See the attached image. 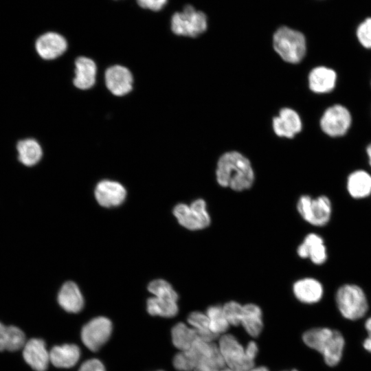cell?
<instances>
[{"mask_svg": "<svg viewBox=\"0 0 371 371\" xmlns=\"http://www.w3.org/2000/svg\"><path fill=\"white\" fill-rule=\"evenodd\" d=\"M243 306V305L236 301L227 302L222 306L229 325L236 326L240 324Z\"/></svg>", "mask_w": 371, "mask_h": 371, "instance_id": "32", "label": "cell"}, {"mask_svg": "<svg viewBox=\"0 0 371 371\" xmlns=\"http://www.w3.org/2000/svg\"><path fill=\"white\" fill-rule=\"evenodd\" d=\"M171 337L173 345L180 351L190 349L199 338L193 328L183 322H179L172 328Z\"/></svg>", "mask_w": 371, "mask_h": 371, "instance_id": "28", "label": "cell"}, {"mask_svg": "<svg viewBox=\"0 0 371 371\" xmlns=\"http://www.w3.org/2000/svg\"><path fill=\"white\" fill-rule=\"evenodd\" d=\"M304 343L319 352L325 363L333 367L341 361L345 347V339L341 332L328 327L309 329L302 335Z\"/></svg>", "mask_w": 371, "mask_h": 371, "instance_id": "2", "label": "cell"}, {"mask_svg": "<svg viewBox=\"0 0 371 371\" xmlns=\"http://www.w3.org/2000/svg\"><path fill=\"white\" fill-rule=\"evenodd\" d=\"M356 34L363 47L371 49V17L366 19L359 25Z\"/></svg>", "mask_w": 371, "mask_h": 371, "instance_id": "33", "label": "cell"}, {"mask_svg": "<svg viewBox=\"0 0 371 371\" xmlns=\"http://www.w3.org/2000/svg\"><path fill=\"white\" fill-rule=\"evenodd\" d=\"M258 351V348L257 344L253 341H249L245 347L246 354L253 360H255Z\"/></svg>", "mask_w": 371, "mask_h": 371, "instance_id": "37", "label": "cell"}, {"mask_svg": "<svg viewBox=\"0 0 371 371\" xmlns=\"http://www.w3.org/2000/svg\"><path fill=\"white\" fill-rule=\"evenodd\" d=\"M126 196L125 188L115 181H100L95 189L98 203L106 207H115L122 204Z\"/></svg>", "mask_w": 371, "mask_h": 371, "instance_id": "14", "label": "cell"}, {"mask_svg": "<svg viewBox=\"0 0 371 371\" xmlns=\"http://www.w3.org/2000/svg\"><path fill=\"white\" fill-rule=\"evenodd\" d=\"M112 329L111 322L107 317H97L83 326L81 339L89 350L97 351L109 340Z\"/></svg>", "mask_w": 371, "mask_h": 371, "instance_id": "10", "label": "cell"}, {"mask_svg": "<svg viewBox=\"0 0 371 371\" xmlns=\"http://www.w3.org/2000/svg\"><path fill=\"white\" fill-rule=\"evenodd\" d=\"M25 361L35 371H45L50 362L49 352L45 341L39 338H32L23 347Z\"/></svg>", "mask_w": 371, "mask_h": 371, "instance_id": "16", "label": "cell"}, {"mask_svg": "<svg viewBox=\"0 0 371 371\" xmlns=\"http://www.w3.org/2000/svg\"><path fill=\"white\" fill-rule=\"evenodd\" d=\"M104 80L107 90L117 97H122L132 91L134 78L126 66L115 64L106 69Z\"/></svg>", "mask_w": 371, "mask_h": 371, "instance_id": "12", "label": "cell"}, {"mask_svg": "<svg viewBox=\"0 0 371 371\" xmlns=\"http://www.w3.org/2000/svg\"><path fill=\"white\" fill-rule=\"evenodd\" d=\"M187 321L190 326L196 330L201 339L213 341L218 337L210 330L209 319L205 313L193 311L189 314Z\"/></svg>", "mask_w": 371, "mask_h": 371, "instance_id": "29", "label": "cell"}, {"mask_svg": "<svg viewBox=\"0 0 371 371\" xmlns=\"http://www.w3.org/2000/svg\"><path fill=\"white\" fill-rule=\"evenodd\" d=\"M367 154L369 159V164L371 166V144L367 148Z\"/></svg>", "mask_w": 371, "mask_h": 371, "instance_id": "40", "label": "cell"}, {"mask_svg": "<svg viewBox=\"0 0 371 371\" xmlns=\"http://www.w3.org/2000/svg\"><path fill=\"white\" fill-rule=\"evenodd\" d=\"M273 47L280 57L289 63H298L305 56L306 41L300 31L286 25L280 26L273 33Z\"/></svg>", "mask_w": 371, "mask_h": 371, "instance_id": "4", "label": "cell"}, {"mask_svg": "<svg viewBox=\"0 0 371 371\" xmlns=\"http://www.w3.org/2000/svg\"><path fill=\"white\" fill-rule=\"evenodd\" d=\"M148 290L153 296L167 297L179 300V295L172 285L163 279H157L150 282Z\"/></svg>", "mask_w": 371, "mask_h": 371, "instance_id": "31", "label": "cell"}, {"mask_svg": "<svg viewBox=\"0 0 371 371\" xmlns=\"http://www.w3.org/2000/svg\"><path fill=\"white\" fill-rule=\"evenodd\" d=\"M293 292L295 298L300 302L313 304L322 299L324 287L315 278H303L293 283Z\"/></svg>", "mask_w": 371, "mask_h": 371, "instance_id": "19", "label": "cell"}, {"mask_svg": "<svg viewBox=\"0 0 371 371\" xmlns=\"http://www.w3.org/2000/svg\"><path fill=\"white\" fill-rule=\"evenodd\" d=\"M167 2L168 0H137V4L142 8L155 12L161 10Z\"/></svg>", "mask_w": 371, "mask_h": 371, "instance_id": "34", "label": "cell"}, {"mask_svg": "<svg viewBox=\"0 0 371 371\" xmlns=\"http://www.w3.org/2000/svg\"><path fill=\"white\" fill-rule=\"evenodd\" d=\"M205 314L209 319L212 333L217 337L225 334L230 325L225 316L223 307L212 305L207 308Z\"/></svg>", "mask_w": 371, "mask_h": 371, "instance_id": "30", "label": "cell"}, {"mask_svg": "<svg viewBox=\"0 0 371 371\" xmlns=\"http://www.w3.org/2000/svg\"><path fill=\"white\" fill-rule=\"evenodd\" d=\"M80 357V350L73 344L55 346L49 351L50 362L57 368H69L75 366Z\"/></svg>", "mask_w": 371, "mask_h": 371, "instance_id": "23", "label": "cell"}, {"mask_svg": "<svg viewBox=\"0 0 371 371\" xmlns=\"http://www.w3.org/2000/svg\"><path fill=\"white\" fill-rule=\"evenodd\" d=\"M209 25L207 14L191 4H186L181 11L175 12L170 20L173 34L196 38L204 34Z\"/></svg>", "mask_w": 371, "mask_h": 371, "instance_id": "5", "label": "cell"}, {"mask_svg": "<svg viewBox=\"0 0 371 371\" xmlns=\"http://www.w3.org/2000/svg\"><path fill=\"white\" fill-rule=\"evenodd\" d=\"M177 302L172 297L153 296L147 300V311L153 316L173 317L179 311Z\"/></svg>", "mask_w": 371, "mask_h": 371, "instance_id": "27", "label": "cell"}, {"mask_svg": "<svg viewBox=\"0 0 371 371\" xmlns=\"http://www.w3.org/2000/svg\"><path fill=\"white\" fill-rule=\"evenodd\" d=\"M299 257L309 258L317 265L324 264L328 258L327 249L322 236L315 233L308 234L297 249Z\"/></svg>", "mask_w": 371, "mask_h": 371, "instance_id": "17", "label": "cell"}, {"mask_svg": "<svg viewBox=\"0 0 371 371\" xmlns=\"http://www.w3.org/2000/svg\"><path fill=\"white\" fill-rule=\"evenodd\" d=\"M23 331L15 326H5L0 322V351L14 352L25 344Z\"/></svg>", "mask_w": 371, "mask_h": 371, "instance_id": "25", "label": "cell"}, {"mask_svg": "<svg viewBox=\"0 0 371 371\" xmlns=\"http://www.w3.org/2000/svg\"><path fill=\"white\" fill-rule=\"evenodd\" d=\"M335 302L340 314L346 319L355 321L363 317L368 311L364 291L355 284H345L338 288Z\"/></svg>", "mask_w": 371, "mask_h": 371, "instance_id": "6", "label": "cell"}, {"mask_svg": "<svg viewBox=\"0 0 371 371\" xmlns=\"http://www.w3.org/2000/svg\"><path fill=\"white\" fill-rule=\"evenodd\" d=\"M58 302L65 311L72 313L80 312L84 306V298L80 289L71 281L63 284L58 295Z\"/></svg>", "mask_w": 371, "mask_h": 371, "instance_id": "21", "label": "cell"}, {"mask_svg": "<svg viewBox=\"0 0 371 371\" xmlns=\"http://www.w3.org/2000/svg\"><path fill=\"white\" fill-rule=\"evenodd\" d=\"M98 67L95 62L87 56H79L74 62L73 85L78 89L86 91L96 82Z\"/></svg>", "mask_w": 371, "mask_h": 371, "instance_id": "15", "label": "cell"}, {"mask_svg": "<svg viewBox=\"0 0 371 371\" xmlns=\"http://www.w3.org/2000/svg\"><path fill=\"white\" fill-rule=\"evenodd\" d=\"M172 212L179 223L191 231L201 230L211 223L206 202L201 198L194 200L190 205L186 203L176 205Z\"/></svg>", "mask_w": 371, "mask_h": 371, "instance_id": "8", "label": "cell"}, {"mask_svg": "<svg viewBox=\"0 0 371 371\" xmlns=\"http://www.w3.org/2000/svg\"><path fill=\"white\" fill-rule=\"evenodd\" d=\"M364 327L368 335L363 341V347L367 352L371 353V317L366 320Z\"/></svg>", "mask_w": 371, "mask_h": 371, "instance_id": "36", "label": "cell"}, {"mask_svg": "<svg viewBox=\"0 0 371 371\" xmlns=\"http://www.w3.org/2000/svg\"><path fill=\"white\" fill-rule=\"evenodd\" d=\"M302 127L300 115L290 108H282L279 115L273 118V129L279 137L293 138L301 131Z\"/></svg>", "mask_w": 371, "mask_h": 371, "instance_id": "18", "label": "cell"}, {"mask_svg": "<svg viewBox=\"0 0 371 371\" xmlns=\"http://www.w3.org/2000/svg\"><path fill=\"white\" fill-rule=\"evenodd\" d=\"M347 191L355 199H361L371 194V175L358 170L349 175L346 182Z\"/></svg>", "mask_w": 371, "mask_h": 371, "instance_id": "24", "label": "cell"}, {"mask_svg": "<svg viewBox=\"0 0 371 371\" xmlns=\"http://www.w3.org/2000/svg\"><path fill=\"white\" fill-rule=\"evenodd\" d=\"M351 121L349 111L342 105L335 104L324 111L320 120V126L326 135L330 137H339L347 133Z\"/></svg>", "mask_w": 371, "mask_h": 371, "instance_id": "11", "label": "cell"}, {"mask_svg": "<svg viewBox=\"0 0 371 371\" xmlns=\"http://www.w3.org/2000/svg\"><path fill=\"white\" fill-rule=\"evenodd\" d=\"M296 207L301 217L313 226H325L331 218L332 203L325 195L317 198L307 194L302 195L297 202Z\"/></svg>", "mask_w": 371, "mask_h": 371, "instance_id": "7", "label": "cell"}, {"mask_svg": "<svg viewBox=\"0 0 371 371\" xmlns=\"http://www.w3.org/2000/svg\"><path fill=\"white\" fill-rule=\"evenodd\" d=\"M200 365L226 366L218 345L199 338L190 349L180 351L173 358V366L178 371H194Z\"/></svg>", "mask_w": 371, "mask_h": 371, "instance_id": "3", "label": "cell"}, {"mask_svg": "<svg viewBox=\"0 0 371 371\" xmlns=\"http://www.w3.org/2000/svg\"><path fill=\"white\" fill-rule=\"evenodd\" d=\"M291 371H297V370H291Z\"/></svg>", "mask_w": 371, "mask_h": 371, "instance_id": "41", "label": "cell"}, {"mask_svg": "<svg viewBox=\"0 0 371 371\" xmlns=\"http://www.w3.org/2000/svg\"><path fill=\"white\" fill-rule=\"evenodd\" d=\"M34 47L38 56L49 61L58 58L66 52L67 42L60 34L48 32L37 38Z\"/></svg>", "mask_w": 371, "mask_h": 371, "instance_id": "13", "label": "cell"}, {"mask_svg": "<svg viewBox=\"0 0 371 371\" xmlns=\"http://www.w3.org/2000/svg\"><path fill=\"white\" fill-rule=\"evenodd\" d=\"M215 174L219 186L236 192L251 188L255 180L250 161L237 151L226 152L220 157Z\"/></svg>", "mask_w": 371, "mask_h": 371, "instance_id": "1", "label": "cell"}, {"mask_svg": "<svg viewBox=\"0 0 371 371\" xmlns=\"http://www.w3.org/2000/svg\"><path fill=\"white\" fill-rule=\"evenodd\" d=\"M218 347L225 364L232 371H248L254 367V360L249 358L245 348L231 334H223Z\"/></svg>", "mask_w": 371, "mask_h": 371, "instance_id": "9", "label": "cell"}, {"mask_svg": "<svg viewBox=\"0 0 371 371\" xmlns=\"http://www.w3.org/2000/svg\"><path fill=\"white\" fill-rule=\"evenodd\" d=\"M194 371H232L227 366L218 367L208 365H200Z\"/></svg>", "mask_w": 371, "mask_h": 371, "instance_id": "38", "label": "cell"}, {"mask_svg": "<svg viewBox=\"0 0 371 371\" xmlns=\"http://www.w3.org/2000/svg\"><path fill=\"white\" fill-rule=\"evenodd\" d=\"M337 74L330 68L319 66L313 69L308 75L310 89L316 93H326L335 87Z\"/></svg>", "mask_w": 371, "mask_h": 371, "instance_id": "20", "label": "cell"}, {"mask_svg": "<svg viewBox=\"0 0 371 371\" xmlns=\"http://www.w3.org/2000/svg\"><path fill=\"white\" fill-rule=\"evenodd\" d=\"M16 151L19 161L23 166L31 167L37 164L42 159V146L34 138L27 137L20 139L16 144Z\"/></svg>", "mask_w": 371, "mask_h": 371, "instance_id": "22", "label": "cell"}, {"mask_svg": "<svg viewBox=\"0 0 371 371\" xmlns=\"http://www.w3.org/2000/svg\"><path fill=\"white\" fill-rule=\"evenodd\" d=\"M248 371H269V369L265 366L254 367Z\"/></svg>", "mask_w": 371, "mask_h": 371, "instance_id": "39", "label": "cell"}, {"mask_svg": "<svg viewBox=\"0 0 371 371\" xmlns=\"http://www.w3.org/2000/svg\"><path fill=\"white\" fill-rule=\"evenodd\" d=\"M78 371H106L103 363L97 359H91L85 361Z\"/></svg>", "mask_w": 371, "mask_h": 371, "instance_id": "35", "label": "cell"}, {"mask_svg": "<svg viewBox=\"0 0 371 371\" xmlns=\"http://www.w3.org/2000/svg\"><path fill=\"white\" fill-rule=\"evenodd\" d=\"M240 324L250 336L258 337L263 327L261 308L254 304L243 305Z\"/></svg>", "mask_w": 371, "mask_h": 371, "instance_id": "26", "label": "cell"}]
</instances>
